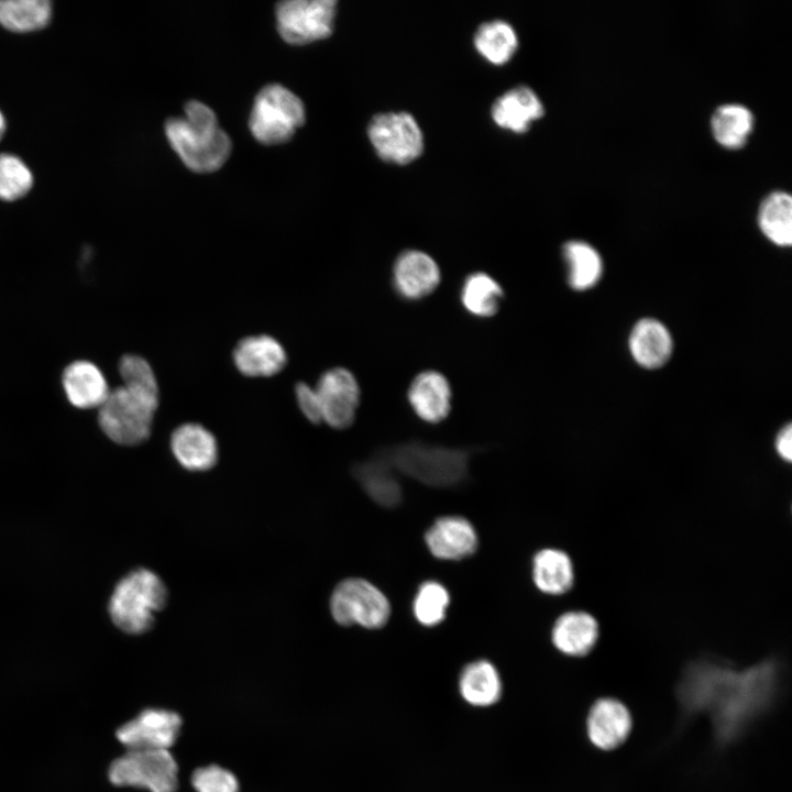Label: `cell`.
<instances>
[{
  "mask_svg": "<svg viewBox=\"0 0 792 792\" xmlns=\"http://www.w3.org/2000/svg\"><path fill=\"white\" fill-rule=\"evenodd\" d=\"M781 678L782 668L774 658L743 669L713 658L691 661L675 691L680 721L707 716L716 746L727 747L772 708Z\"/></svg>",
  "mask_w": 792,
  "mask_h": 792,
  "instance_id": "obj_1",
  "label": "cell"
},
{
  "mask_svg": "<svg viewBox=\"0 0 792 792\" xmlns=\"http://www.w3.org/2000/svg\"><path fill=\"white\" fill-rule=\"evenodd\" d=\"M165 133L183 163L196 173L219 169L231 153L230 138L216 113L200 101H189L184 117L167 120Z\"/></svg>",
  "mask_w": 792,
  "mask_h": 792,
  "instance_id": "obj_2",
  "label": "cell"
},
{
  "mask_svg": "<svg viewBox=\"0 0 792 792\" xmlns=\"http://www.w3.org/2000/svg\"><path fill=\"white\" fill-rule=\"evenodd\" d=\"M378 454L395 471L432 487H449L465 480L470 452L458 448L408 441Z\"/></svg>",
  "mask_w": 792,
  "mask_h": 792,
  "instance_id": "obj_3",
  "label": "cell"
},
{
  "mask_svg": "<svg viewBox=\"0 0 792 792\" xmlns=\"http://www.w3.org/2000/svg\"><path fill=\"white\" fill-rule=\"evenodd\" d=\"M168 592L162 579L153 571L139 568L116 585L109 602L113 624L122 631L140 635L148 631L156 613L167 603Z\"/></svg>",
  "mask_w": 792,
  "mask_h": 792,
  "instance_id": "obj_4",
  "label": "cell"
},
{
  "mask_svg": "<svg viewBox=\"0 0 792 792\" xmlns=\"http://www.w3.org/2000/svg\"><path fill=\"white\" fill-rule=\"evenodd\" d=\"M160 399L151 398L124 386L111 389L98 408V422L103 433L121 446H136L151 435Z\"/></svg>",
  "mask_w": 792,
  "mask_h": 792,
  "instance_id": "obj_5",
  "label": "cell"
},
{
  "mask_svg": "<svg viewBox=\"0 0 792 792\" xmlns=\"http://www.w3.org/2000/svg\"><path fill=\"white\" fill-rule=\"evenodd\" d=\"M305 122V107L294 92L272 84L261 89L254 100L249 127L261 143L287 142Z\"/></svg>",
  "mask_w": 792,
  "mask_h": 792,
  "instance_id": "obj_6",
  "label": "cell"
},
{
  "mask_svg": "<svg viewBox=\"0 0 792 792\" xmlns=\"http://www.w3.org/2000/svg\"><path fill=\"white\" fill-rule=\"evenodd\" d=\"M108 779L119 788L176 792L178 766L173 755L165 749L127 750L110 763Z\"/></svg>",
  "mask_w": 792,
  "mask_h": 792,
  "instance_id": "obj_7",
  "label": "cell"
},
{
  "mask_svg": "<svg viewBox=\"0 0 792 792\" xmlns=\"http://www.w3.org/2000/svg\"><path fill=\"white\" fill-rule=\"evenodd\" d=\"M330 612L341 626L359 625L367 629L383 627L391 616V604L371 582L350 578L341 581L330 597Z\"/></svg>",
  "mask_w": 792,
  "mask_h": 792,
  "instance_id": "obj_8",
  "label": "cell"
},
{
  "mask_svg": "<svg viewBox=\"0 0 792 792\" xmlns=\"http://www.w3.org/2000/svg\"><path fill=\"white\" fill-rule=\"evenodd\" d=\"M367 135L377 156L387 163L406 165L424 151L422 131L415 117L406 111L374 116Z\"/></svg>",
  "mask_w": 792,
  "mask_h": 792,
  "instance_id": "obj_9",
  "label": "cell"
},
{
  "mask_svg": "<svg viewBox=\"0 0 792 792\" xmlns=\"http://www.w3.org/2000/svg\"><path fill=\"white\" fill-rule=\"evenodd\" d=\"M333 0H289L276 7L277 29L289 44L302 45L331 35L337 11Z\"/></svg>",
  "mask_w": 792,
  "mask_h": 792,
  "instance_id": "obj_10",
  "label": "cell"
},
{
  "mask_svg": "<svg viewBox=\"0 0 792 792\" xmlns=\"http://www.w3.org/2000/svg\"><path fill=\"white\" fill-rule=\"evenodd\" d=\"M315 389L321 422L336 429H344L353 424L361 394L358 381L349 370L334 367L326 371Z\"/></svg>",
  "mask_w": 792,
  "mask_h": 792,
  "instance_id": "obj_11",
  "label": "cell"
},
{
  "mask_svg": "<svg viewBox=\"0 0 792 792\" xmlns=\"http://www.w3.org/2000/svg\"><path fill=\"white\" fill-rule=\"evenodd\" d=\"M182 717L173 711L146 708L121 725L116 737L127 750H168L177 740Z\"/></svg>",
  "mask_w": 792,
  "mask_h": 792,
  "instance_id": "obj_12",
  "label": "cell"
},
{
  "mask_svg": "<svg viewBox=\"0 0 792 792\" xmlns=\"http://www.w3.org/2000/svg\"><path fill=\"white\" fill-rule=\"evenodd\" d=\"M440 279L438 263L424 251H404L394 263V288L405 299L417 300L430 295Z\"/></svg>",
  "mask_w": 792,
  "mask_h": 792,
  "instance_id": "obj_13",
  "label": "cell"
},
{
  "mask_svg": "<svg viewBox=\"0 0 792 792\" xmlns=\"http://www.w3.org/2000/svg\"><path fill=\"white\" fill-rule=\"evenodd\" d=\"M631 725L628 708L618 700L604 697L592 705L586 719V732L596 748L612 750L627 739Z\"/></svg>",
  "mask_w": 792,
  "mask_h": 792,
  "instance_id": "obj_14",
  "label": "cell"
},
{
  "mask_svg": "<svg viewBox=\"0 0 792 792\" xmlns=\"http://www.w3.org/2000/svg\"><path fill=\"white\" fill-rule=\"evenodd\" d=\"M425 541L431 554L441 560H461L477 548L473 525L461 516L438 518L427 530Z\"/></svg>",
  "mask_w": 792,
  "mask_h": 792,
  "instance_id": "obj_15",
  "label": "cell"
},
{
  "mask_svg": "<svg viewBox=\"0 0 792 792\" xmlns=\"http://www.w3.org/2000/svg\"><path fill=\"white\" fill-rule=\"evenodd\" d=\"M544 108L539 96L528 86L519 85L501 95L492 105L491 117L503 130L525 133L540 119Z\"/></svg>",
  "mask_w": 792,
  "mask_h": 792,
  "instance_id": "obj_16",
  "label": "cell"
},
{
  "mask_svg": "<svg viewBox=\"0 0 792 792\" xmlns=\"http://www.w3.org/2000/svg\"><path fill=\"white\" fill-rule=\"evenodd\" d=\"M407 398L414 413L424 421L438 424L451 409V387L447 377L438 371L419 373L408 388Z\"/></svg>",
  "mask_w": 792,
  "mask_h": 792,
  "instance_id": "obj_17",
  "label": "cell"
},
{
  "mask_svg": "<svg viewBox=\"0 0 792 792\" xmlns=\"http://www.w3.org/2000/svg\"><path fill=\"white\" fill-rule=\"evenodd\" d=\"M170 449L177 462L193 472L207 471L218 460V443L204 426L183 424L170 436Z\"/></svg>",
  "mask_w": 792,
  "mask_h": 792,
  "instance_id": "obj_18",
  "label": "cell"
},
{
  "mask_svg": "<svg viewBox=\"0 0 792 792\" xmlns=\"http://www.w3.org/2000/svg\"><path fill=\"white\" fill-rule=\"evenodd\" d=\"M233 362L245 376L270 377L284 369L287 355L275 338L260 334L239 341L233 351Z\"/></svg>",
  "mask_w": 792,
  "mask_h": 792,
  "instance_id": "obj_19",
  "label": "cell"
},
{
  "mask_svg": "<svg viewBox=\"0 0 792 792\" xmlns=\"http://www.w3.org/2000/svg\"><path fill=\"white\" fill-rule=\"evenodd\" d=\"M600 637L596 618L584 610H570L560 615L551 629V641L556 649L568 657L588 654Z\"/></svg>",
  "mask_w": 792,
  "mask_h": 792,
  "instance_id": "obj_20",
  "label": "cell"
},
{
  "mask_svg": "<svg viewBox=\"0 0 792 792\" xmlns=\"http://www.w3.org/2000/svg\"><path fill=\"white\" fill-rule=\"evenodd\" d=\"M62 384L68 402L80 409L99 408L111 391L100 369L85 360L65 367Z\"/></svg>",
  "mask_w": 792,
  "mask_h": 792,
  "instance_id": "obj_21",
  "label": "cell"
},
{
  "mask_svg": "<svg viewBox=\"0 0 792 792\" xmlns=\"http://www.w3.org/2000/svg\"><path fill=\"white\" fill-rule=\"evenodd\" d=\"M458 689L462 700L474 707L496 704L503 694V682L497 668L486 659L468 663L459 674Z\"/></svg>",
  "mask_w": 792,
  "mask_h": 792,
  "instance_id": "obj_22",
  "label": "cell"
},
{
  "mask_svg": "<svg viewBox=\"0 0 792 792\" xmlns=\"http://www.w3.org/2000/svg\"><path fill=\"white\" fill-rule=\"evenodd\" d=\"M629 350L639 365L657 369L670 358L672 351L670 332L656 319H641L630 333Z\"/></svg>",
  "mask_w": 792,
  "mask_h": 792,
  "instance_id": "obj_23",
  "label": "cell"
},
{
  "mask_svg": "<svg viewBox=\"0 0 792 792\" xmlns=\"http://www.w3.org/2000/svg\"><path fill=\"white\" fill-rule=\"evenodd\" d=\"M353 476L380 506L396 507L403 499V492L396 472L377 453L375 457L356 464Z\"/></svg>",
  "mask_w": 792,
  "mask_h": 792,
  "instance_id": "obj_24",
  "label": "cell"
},
{
  "mask_svg": "<svg viewBox=\"0 0 792 792\" xmlns=\"http://www.w3.org/2000/svg\"><path fill=\"white\" fill-rule=\"evenodd\" d=\"M532 580L536 587L548 595H562L574 583V566L563 550L544 548L532 559Z\"/></svg>",
  "mask_w": 792,
  "mask_h": 792,
  "instance_id": "obj_25",
  "label": "cell"
},
{
  "mask_svg": "<svg viewBox=\"0 0 792 792\" xmlns=\"http://www.w3.org/2000/svg\"><path fill=\"white\" fill-rule=\"evenodd\" d=\"M473 45L486 62L502 66L516 54L519 40L510 23L495 19L479 25L473 36Z\"/></svg>",
  "mask_w": 792,
  "mask_h": 792,
  "instance_id": "obj_26",
  "label": "cell"
},
{
  "mask_svg": "<svg viewBox=\"0 0 792 792\" xmlns=\"http://www.w3.org/2000/svg\"><path fill=\"white\" fill-rule=\"evenodd\" d=\"M754 122V113L747 106L727 102L719 105L712 113L711 129L719 144L737 148L746 143Z\"/></svg>",
  "mask_w": 792,
  "mask_h": 792,
  "instance_id": "obj_27",
  "label": "cell"
},
{
  "mask_svg": "<svg viewBox=\"0 0 792 792\" xmlns=\"http://www.w3.org/2000/svg\"><path fill=\"white\" fill-rule=\"evenodd\" d=\"M758 224L774 244L789 246L792 242V198L784 190H773L761 201Z\"/></svg>",
  "mask_w": 792,
  "mask_h": 792,
  "instance_id": "obj_28",
  "label": "cell"
},
{
  "mask_svg": "<svg viewBox=\"0 0 792 792\" xmlns=\"http://www.w3.org/2000/svg\"><path fill=\"white\" fill-rule=\"evenodd\" d=\"M53 14L48 0H0V25L14 33L44 29Z\"/></svg>",
  "mask_w": 792,
  "mask_h": 792,
  "instance_id": "obj_29",
  "label": "cell"
},
{
  "mask_svg": "<svg viewBox=\"0 0 792 792\" xmlns=\"http://www.w3.org/2000/svg\"><path fill=\"white\" fill-rule=\"evenodd\" d=\"M568 265V282L575 290L593 287L602 275L603 263L598 252L588 243L571 240L563 245Z\"/></svg>",
  "mask_w": 792,
  "mask_h": 792,
  "instance_id": "obj_30",
  "label": "cell"
},
{
  "mask_svg": "<svg viewBox=\"0 0 792 792\" xmlns=\"http://www.w3.org/2000/svg\"><path fill=\"white\" fill-rule=\"evenodd\" d=\"M504 292L491 275L476 272L470 274L461 287L460 298L468 312L486 318L496 314Z\"/></svg>",
  "mask_w": 792,
  "mask_h": 792,
  "instance_id": "obj_31",
  "label": "cell"
},
{
  "mask_svg": "<svg viewBox=\"0 0 792 792\" xmlns=\"http://www.w3.org/2000/svg\"><path fill=\"white\" fill-rule=\"evenodd\" d=\"M449 604L448 590L437 581H426L417 590L413 612L419 624L432 627L444 619Z\"/></svg>",
  "mask_w": 792,
  "mask_h": 792,
  "instance_id": "obj_32",
  "label": "cell"
},
{
  "mask_svg": "<svg viewBox=\"0 0 792 792\" xmlns=\"http://www.w3.org/2000/svg\"><path fill=\"white\" fill-rule=\"evenodd\" d=\"M33 184V173L20 157L0 154V200H19L29 194Z\"/></svg>",
  "mask_w": 792,
  "mask_h": 792,
  "instance_id": "obj_33",
  "label": "cell"
},
{
  "mask_svg": "<svg viewBox=\"0 0 792 792\" xmlns=\"http://www.w3.org/2000/svg\"><path fill=\"white\" fill-rule=\"evenodd\" d=\"M119 374L125 388L160 399L158 383L150 363L140 355L125 354L119 362Z\"/></svg>",
  "mask_w": 792,
  "mask_h": 792,
  "instance_id": "obj_34",
  "label": "cell"
},
{
  "mask_svg": "<svg viewBox=\"0 0 792 792\" xmlns=\"http://www.w3.org/2000/svg\"><path fill=\"white\" fill-rule=\"evenodd\" d=\"M190 782L196 792H239L235 776L218 765L197 768Z\"/></svg>",
  "mask_w": 792,
  "mask_h": 792,
  "instance_id": "obj_35",
  "label": "cell"
},
{
  "mask_svg": "<svg viewBox=\"0 0 792 792\" xmlns=\"http://www.w3.org/2000/svg\"><path fill=\"white\" fill-rule=\"evenodd\" d=\"M295 396L304 416L314 424H320V407L315 387L300 382L295 387Z\"/></svg>",
  "mask_w": 792,
  "mask_h": 792,
  "instance_id": "obj_36",
  "label": "cell"
},
{
  "mask_svg": "<svg viewBox=\"0 0 792 792\" xmlns=\"http://www.w3.org/2000/svg\"><path fill=\"white\" fill-rule=\"evenodd\" d=\"M776 451L778 455L785 462L792 460V428L788 424L783 427L776 438Z\"/></svg>",
  "mask_w": 792,
  "mask_h": 792,
  "instance_id": "obj_37",
  "label": "cell"
},
{
  "mask_svg": "<svg viewBox=\"0 0 792 792\" xmlns=\"http://www.w3.org/2000/svg\"><path fill=\"white\" fill-rule=\"evenodd\" d=\"M6 129H7L6 118H4L3 113H2L1 110H0V140H1L2 136L4 135Z\"/></svg>",
  "mask_w": 792,
  "mask_h": 792,
  "instance_id": "obj_38",
  "label": "cell"
}]
</instances>
